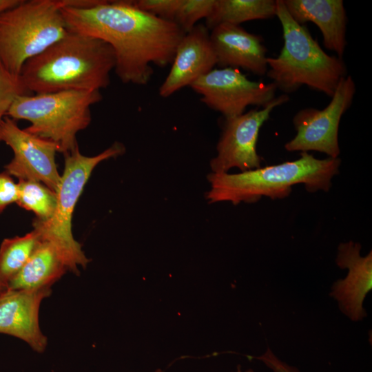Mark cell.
<instances>
[{
  "label": "cell",
  "instance_id": "d4e9b609",
  "mask_svg": "<svg viewBox=\"0 0 372 372\" xmlns=\"http://www.w3.org/2000/svg\"><path fill=\"white\" fill-rule=\"evenodd\" d=\"M257 358L263 362L273 372H300L296 368L279 360L269 348Z\"/></svg>",
  "mask_w": 372,
  "mask_h": 372
},
{
  "label": "cell",
  "instance_id": "3957f363",
  "mask_svg": "<svg viewBox=\"0 0 372 372\" xmlns=\"http://www.w3.org/2000/svg\"><path fill=\"white\" fill-rule=\"evenodd\" d=\"M339 158L318 159L306 152L293 161L259 167L238 174L211 173L206 198L210 203L228 201L255 203L262 196L272 199L288 196L292 186L304 184L309 192L328 191L332 178L338 173Z\"/></svg>",
  "mask_w": 372,
  "mask_h": 372
},
{
  "label": "cell",
  "instance_id": "7402d4cb",
  "mask_svg": "<svg viewBox=\"0 0 372 372\" xmlns=\"http://www.w3.org/2000/svg\"><path fill=\"white\" fill-rule=\"evenodd\" d=\"M24 94H30L25 89L21 76L11 74L0 64V123L16 97Z\"/></svg>",
  "mask_w": 372,
  "mask_h": 372
},
{
  "label": "cell",
  "instance_id": "83f0119b",
  "mask_svg": "<svg viewBox=\"0 0 372 372\" xmlns=\"http://www.w3.org/2000/svg\"><path fill=\"white\" fill-rule=\"evenodd\" d=\"M236 372H242L240 367H238V368L237 369ZM245 372H254V371H253L251 369H249V370L246 371Z\"/></svg>",
  "mask_w": 372,
  "mask_h": 372
},
{
  "label": "cell",
  "instance_id": "9c48e42d",
  "mask_svg": "<svg viewBox=\"0 0 372 372\" xmlns=\"http://www.w3.org/2000/svg\"><path fill=\"white\" fill-rule=\"evenodd\" d=\"M190 87L203 103L225 118L240 115L249 105L265 107L276 97L278 90L272 82L251 81L231 68L213 69Z\"/></svg>",
  "mask_w": 372,
  "mask_h": 372
},
{
  "label": "cell",
  "instance_id": "f1b7e54d",
  "mask_svg": "<svg viewBox=\"0 0 372 372\" xmlns=\"http://www.w3.org/2000/svg\"><path fill=\"white\" fill-rule=\"evenodd\" d=\"M154 372H163L161 369H157Z\"/></svg>",
  "mask_w": 372,
  "mask_h": 372
},
{
  "label": "cell",
  "instance_id": "8fae6325",
  "mask_svg": "<svg viewBox=\"0 0 372 372\" xmlns=\"http://www.w3.org/2000/svg\"><path fill=\"white\" fill-rule=\"evenodd\" d=\"M0 142L12 150L14 156L5 166L6 172L20 180L39 181L56 192L61 182L55 162L57 145L18 127L6 116L0 123Z\"/></svg>",
  "mask_w": 372,
  "mask_h": 372
},
{
  "label": "cell",
  "instance_id": "2e32d148",
  "mask_svg": "<svg viewBox=\"0 0 372 372\" xmlns=\"http://www.w3.org/2000/svg\"><path fill=\"white\" fill-rule=\"evenodd\" d=\"M290 16L298 23H315L321 31L324 46L342 58L347 45V14L342 0H282Z\"/></svg>",
  "mask_w": 372,
  "mask_h": 372
},
{
  "label": "cell",
  "instance_id": "52a82bcc",
  "mask_svg": "<svg viewBox=\"0 0 372 372\" xmlns=\"http://www.w3.org/2000/svg\"><path fill=\"white\" fill-rule=\"evenodd\" d=\"M61 0H30L0 14V64L20 76L30 59L68 33Z\"/></svg>",
  "mask_w": 372,
  "mask_h": 372
},
{
  "label": "cell",
  "instance_id": "6da1fadb",
  "mask_svg": "<svg viewBox=\"0 0 372 372\" xmlns=\"http://www.w3.org/2000/svg\"><path fill=\"white\" fill-rule=\"evenodd\" d=\"M68 31L101 39L112 48L114 70L124 83L146 85L151 64H172L185 32L174 21L136 8L132 1H104L89 7L63 6Z\"/></svg>",
  "mask_w": 372,
  "mask_h": 372
},
{
  "label": "cell",
  "instance_id": "ac0fdd59",
  "mask_svg": "<svg viewBox=\"0 0 372 372\" xmlns=\"http://www.w3.org/2000/svg\"><path fill=\"white\" fill-rule=\"evenodd\" d=\"M276 0H216L206 19V27L212 29L221 23L240 25L276 16Z\"/></svg>",
  "mask_w": 372,
  "mask_h": 372
},
{
  "label": "cell",
  "instance_id": "9a60e30c",
  "mask_svg": "<svg viewBox=\"0 0 372 372\" xmlns=\"http://www.w3.org/2000/svg\"><path fill=\"white\" fill-rule=\"evenodd\" d=\"M209 34L220 67L242 68L259 76L267 74V49L260 35L230 23L219 24Z\"/></svg>",
  "mask_w": 372,
  "mask_h": 372
},
{
  "label": "cell",
  "instance_id": "277c9868",
  "mask_svg": "<svg viewBox=\"0 0 372 372\" xmlns=\"http://www.w3.org/2000/svg\"><path fill=\"white\" fill-rule=\"evenodd\" d=\"M282 28L284 44L276 57H267V76L285 93L302 85L331 97L347 68L338 56L327 54L308 29L289 14L282 0H276V13Z\"/></svg>",
  "mask_w": 372,
  "mask_h": 372
},
{
  "label": "cell",
  "instance_id": "ba28073f",
  "mask_svg": "<svg viewBox=\"0 0 372 372\" xmlns=\"http://www.w3.org/2000/svg\"><path fill=\"white\" fill-rule=\"evenodd\" d=\"M355 93V84L350 75L342 79L323 109L306 107L293 118L296 136L287 142L288 152L317 151L330 158H338V129L342 115L350 107Z\"/></svg>",
  "mask_w": 372,
  "mask_h": 372
},
{
  "label": "cell",
  "instance_id": "4316f807",
  "mask_svg": "<svg viewBox=\"0 0 372 372\" xmlns=\"http://www.w3.org/2000/svg\"><path fill=\"white\" fill-rule=\"evenodd\" d=\"M7 289H8L7 285H5L1 281H0V293L4 291Z\"/></svg>",
  "mask_w": 372,
  "mask_h": 372
},
{
  "label": "cell",
  "instance_id": "4fadbf2b",
  "mask_svg": "<svg viewBox=\"0 0 372 372\" xmlns=\"http://www.w3.org/2000/svg\"><path fill=\"white\" fill-rule=\"evenodd\" d=\"M360 249L361 245L352 241L339 245L336 264L342 269H348V273L333 283L330 293L341 311L353 321L366 316L363 302L372 289V252L363 257Z\"/></svg>",
  "mask_w": 372,
  "mask_h": 372
},
{
  "label": "cell",
  "instance_id": "d6986e66",
  "mask_svg": "<svg viewBox=\"0 0 372 372\" xmlns=\"http://www.w3.org/2000/svg\"><path fill=\"white\" fill-rule=\"evenodd\" d=\"M41 240L34 230L22 236L4 239L0 246V281L8 286L23 267Z\"/></svg>",
  "mask_w": 372,
  "mask_h": 372
},
{
  "label": "cell",
  "instance_id": "44dd1931",
  "mask_svg": "<svg viewBox=\"0 0 372 372\" xmlns=\"http://www.w3.org/2000/svg\"><path fill=\"white\" fill-rule=\"evenodd\" d=\"M216 0H182L176 12L175 22L185 32L190 31L198 21L207 19L211 14Z\"/></svg>",
  "mask_w": 372,
  "mask_h": 372
},
{
  "label": "cell",
  "instance_id": "5bb4252c",
  "mask_svg": "<svg viewBox=\"0 0 372 372\" xmlns=\"http://www.w3.org/2000/svg\"><path fill=\"white\" fill-rule=\"evenodd\" d=\"M217 60L206 25H196L180 41L171 70L159 88V95L166 98L185 86H190L209 72Z\"/></svg>",
  "mask_w": 372,
  "mask_h": 372
},
{
  "label": "cell",
  "instance_id": "484cf974",
  "mask_svg": "<svg viewBox=\"0 0 372 372\" xmlns=\"http://www.w3.org/2000/svg\"><path fill=\"white\" fill-rule=\"evenodd\" d=\"M21 0H0V14L17 6Z\"/></svg>",
  "mask_w": 372,
  "mask_h": 372
},
{
  "label": "cell",
  "instance_id": "603a6c76",
  "mask_svg": "<svg viewBox=\"0 0 372 372\" xmlns=\"http://www.w3.org/2000/svg\"><path fill=\"white\" fill-rule=\"evenodd\" d=\"M182 0L132 1L138 8L159 18L174 21Z\"/></svg>",
  "mask_w": 372,
  "mask_h": 372
},
{
  "label": "cell",
  "instance_id": "5b68a950",
  "mask_svg": "<svg viewBox=\"0 0 372 372\" xmlns=\"http://www.w3.org/2000/svg\"><path fill=\"white\" fill-rule=\"evenodd\" d=\"M102 99L100 91L67 90L16 97L6 116L25 120L29 133L55 143L65 154L78 147L76 135L92 120V105Z\"/></svg>",
  "mask_w": 372,
  "mask_h": 372
},
{
  "label": "cell",
  "instance_id": "7a4b0ae2",
  "mask_svg": "<svg viewBox=\"0 0 372 372\" xmlns=\"http://www.w3.org/2000/svg\"><path fill=\"white\" fill-rule=\"evenodd\" d=\"M115 56L106 42L69 31L23 65L20 76L30 94L100 91L110 83Z\"/></svg>",
  "mask_w": 372,
  "mask_h": 372
},
{
  "label": "cell",
  "instance_id": "30bf717a",
  "mask_svg": "<svg viewBox=\"0 0 372 372\" xmlns=\"http://www.w3.org/2000/svg\"><path fill=\"white\" fill-rule=\"evenodd\" d=\"M288 100L289 96L284 94L265 107L225 118L216 146L217 155L210 162L212 173H227L233 167L242 172L260 167L261 158L256 151L260 127L269 118L273 110Z\"/></svg>",
  "mask_w": 372,
  "mask_h": 372
},
{
  "label": "cell",
  "instance_id": "ffe728a7",
  "mask_svg": "<svg viewBox=\"0 0 372 372\" xmlns=\"http://www.w3.org/2000/svg\"><path fill=\"white\" fill-rule=\"evenodd\" d=\"M16 203L33 212L36 220L46 221L53 215L56 205V194L41 182L19 180Z\"/></svg>",
  "mask_w": 372,
  "mask_h": 372
},
{
  "label": "cell",
  "instance_id": "8992f818",
  "mask_svg": "<svg viewBox=\"0 0 372 372\" xmlns=\"http://www.w3.org/2000/svg\"><path fill=\"white\" fill-rule=\"evenodd\" d=\"M125 146L115 142L100 154L87 156L76 147L63 154L64 170L56 192V205L52 216L46 221L34 219L33 230L41 240L50 243L63 260L68 270L79 274V267L90 262L81 245L73 237L72 218L75 206L94 169L101 162L122 155Z\"/></svg>",
  "mask_w": 372,
  "mask_h": 372
},
{
  "label": "cell",
  "instance_id": "e0dca14e",
  "mask_svg": "<svg viewBox=\"0 0 372 372\" xmlns=\"http://www.w3.org/2000/svg\"><path fill=\"white\" fill-rule=\"evenodd\" d=\"M68 271L54 247L41 240L8 289L34 290L51 288Z\"/></svg>",
  "mask_w": 372,
  "mask_h": 372
},
{
  "label": "cell",
  "instance_id": "cb8c5ba5",
  "mask_svg": "<svg viewBox=\"0 0 372 372\" xmlns=\"http://www.w3.org/2000/svg\"><path fill=\"white\" fill-rule=\"evenodd\" d=\"M18 185L6 172L0 173V214L10 204L16 203Z\"/></svg>",
  "mask_w": 372,
  "mask_h": 372
},
{
  "label": "cell",
  "instance_id": "7c38bea8",
  "mask_svg": "<svg viewBox=\"0 0 372 372\" xmlns=\"http://www.w3.org/2000/svg\"><path fill=\"white\" fill-rule=\"evenodd\" d=\"M51 293V288L7 289L1 293L0 333L16 337L26 342L34 351L43 353L48 338L39 326V309L42 301Z\"/></svg>",
  "mask_w": 372,
  "mask_h": 372
}]
</instances>
